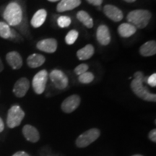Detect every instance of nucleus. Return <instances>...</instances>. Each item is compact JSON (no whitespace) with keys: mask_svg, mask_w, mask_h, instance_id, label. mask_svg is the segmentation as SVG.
I'll return each instance as SVG.
<instances>
[{"mask_svg":"<svg viewBox=\"0 0 156 156\" xmlns=\"http://www.w3.org/2000/svg\"><path fill=\"white\" fill-rule=\"evenodd\" d=\"M23 134L25 139L29 142H37L40 140V134L37 129L30 124H27L23 126Z\"/></svg>","mask_w":156,"mask_h":156,"instance_id":"nucleus-14","label":"nucleus"},{"mask_svg":"<svg viewBox=\"0 0 156 156\" xmlns=\"http://www.w3.org/2000/svg\"><path fill=\"white\" fill-rule=\"evenodd\" d=\"M148 136H149L150 140H151L152 142H156V129H152L151 131L150 132L149 134H148Z\"/></svg>","mask_w":156,"mask_h":156,"instance_id":"nucleus-29","label":"nucleus"},{"mask_svg":"<svg viewBox=\"0 0 156 156\" xmlns=\"http://www.w3.org/2000/svg\"><path fill=\"white\" fill-rule=\"evenodd\" d=\"M132 156H142V155H132Z\"/></svg>","mask_w":156,"mask_h":156,"instance_id":"nucleus-36","label":"nucleus"},{"mask_svg":"<svg viewBox=\"0 0 156 156\" xmlns=\"http://www.w3.org/2000/svg\"><path fill=\"white\" fill-rule=\"evenodd\" d=\"M124 1H125L128 3H132V2H135L136 0H124Z\"/></svg>","mask_w":156,"mask_h":156,"instance_id":"nucleus-34","label":"nucleus"},{"mask_svg":"<svg viewBox=\"0 0 156 156\" xmlns=\"http://www.w3.org/2000/svg\"><path fill=\"white\" fill-rule=\"evenodd\" d=\"M36 47L46 53H54L57 48V41L54 38H46L37 43Z\"/></svg>","mask_w":156,"mask_h":156,"instance_id":"nucleus-10","label":"nucleus"},{"mask_svg":"<svg viewBox=\"0 0 156 156\" xmlns=\"http://www.w3.org/2000/svg\"><path fill=\"white\" fill-rule=\"evenodd\" d=\"M87 2L90 5L100 7L103 2V0H87Z\"/></svg>","mask_w":156,"mask_h":156,"instance_id":"nucleus-30","label":"nucleus"},{"mask_svg":"<svg viewBox=\"0 0 156 156\" xmlns=\"http://www.w3.org/2000/svg\"><path fill=\"white\" fill-rule=\"evenodd\" d=\"M7 63L13 69H19L23 66V58L17 51H10L6 56Z\"/></svg>","mask_w":156,"mask_h":156,"instance_id":"nucleus-13","label":"nucleus"},{"mask_svg":"<svg viewBox=\"0 0 156 156\" xmlns=\"http://www.w3.org/2000/svg\"><path fill=\"white\" fill-rule=\"evenodd\" d=\"M3 17L9 25L17 26L23 20L22 8L17 2H10L4 11Z\"/></svg>","mask_w":156,"mask_h":156,"instance_id":"nucleus-2","label":"nucleus"},{"mask_svg":"<svg viewBox=\"0 0 156 156\" xmlns=\"http://www.w3.org/2000/svg\"><path fill=\"white\" fill-rule=\"evenodd\" d=\"M3 69H4V64L2 63V59L0 58V73H2V72L3 71Z\"/></svg>","mask_w":156,"mask_h":156,"instance_id":"nucleus-33","label":"nucleus"},{"mask_svg":"<svg viewBox=\"0 0 156 156\" xmlns=\"http://www.w3.org/2000/svg\"><path fill=\"white\" fill-rule=\"evenodd\" d=\"M30 87V81L26 77H22L15 83L13 87V93L17 98H23L26 94Z\"/></svg>","mask_w":156,"mask_h":156,"instance_id":"nucleus-9","label":"nucleus"},{"mask_svg":"<svg viewBox=\"0 0 156 156\" xmlns=\"http://www.w3.org/2000/svg\"><path fill=\"white\" fill-rule=\"evenodd\" d=\"M48 78V72L45 69L41 70L34 76L32 81V86L35 93L37 94H42L46 89V83Z\"/></svg>","mask_w":156,"mask_h":156,"instance_id":"nucleus-6","label":"nucleus"},{"mask_svg":"<svg viewBox=\"0 0 156 156\" xmlns=\"http://www.w3.org/2000/svg\"><path fill=\"white\" fill-rule=\"evenodd\" d=\"M94 78H95V76L92 73L86 72V73L79 75V77H78V80H79V81L81 83L88 84V83H90L91 82H93V80H94Z\"/></svg>","mask_w":156,"mask_h":156,"instance_id":"nucleus-24","label":"nucleus"},{"mask_svg":"<svg viewBox=\"0 0 156 156\" xmlns=\"http://www.w3.org/2000/svg\"><path fill=\"white\" fill-rule=\"evenodd\" d=\"M71 18L68 16H60L57 20V24L60 28H67L71 25Z\"/></svg>","mask_w":156,"mask_h":156,"instance_id":"nucleus-25","label":"nucleus"},{"mask_svg":"<svg viewBox=\"0 0 156 156\" xmlns=\"http://www.w3.org/2000/svg\"><path fill=\"white\" fill-rule=\"evenodd\" d=\"M143 83L144 82L140 80L134 79L130 85L133 93L142 100L150 102H155L156 95L150 92L147 87L143 85Z\"/></svg>","mask_w":156,"mask_h":156,"instance_id":"nucleus-3","label":"nucleus"},{"mask_svg":"<svg viewBox=\"0 0 156 156\" xmlns=\"http://www.w3.org/2000/svg\"><path fill=\"white\" fill-rule=\"evenodd\" d=\"M12 156H30V155L24 151H19V152H17L16 153H15Z\"/></svg>","mask_w":156,"mask_h":156,"instance_id":"nucleus-31","label":"nucleus"},{"mask_svg":"<svg viewBox=\"0 0 156 156\" xmlns=\"http://www.w3.org/2000/svg\"><path fill=\"white\" fill-rule=\"evenodd\" d=\"M152 17L150 11L146 9H135L128 13L127 19L129 23L133 25L136 28H145L149 24Z\"/></svg>","mask_w":156,"mask_h":156,"instance_id":"nucleus-1","label":"nucleus"},{"mask_svg":"<svg viewBox=\"0 0 156 156\" xmlns=\"http://www.w3.org/2000/svg\"><path fill=\"white\" fill-rule=\"evenodd\" d=\"M134 78L136 80H142L143 82H145L147 83V78L144 76V74L142 72H136L134 74Z\"/></svg>","mask_w":156,"mask_h":156,"instance_id":"nucleus-28","label":"nucleus"},{"mask_svg":"<svg viewBox=\"0 0 156 156\" xmlns=\"http://www.w3.org/2000/svg\"><path fill=\"white\" fill-rule=\"evenodd\" d=\"M96 38L99 44L102 46H107L111 42V34L106 25H101L97 29Z\"/></svg>","mask_w":156,"mask_h":156,"instance_id":"nucleus-12","label":"nucleus"},{"mask_svg":"<svg viewBox=\"0 0 156 156\" xmlns=\"http://www.w3.org/2000/svg\"><path fill=\"white\" fill-rule=\"evenodd\" d=\"M103 12L106 17L114 22H119L123 19V12L120 9L116 7V6L112 5H105L103 7Z\"/></svg>","mask_w":156,"mask_h":156,"instance_id":"nucleus-11","label":"nucleus"},{"mask_svg":"<svg viewBox=\"0 0 156 156\" xmlns=\"http://www.w3.org/2000/svg\"><path fill=\"white\" fill-rule=\"evenodd\" d=\"M81 0H61L56 6V10L58 12L69 11L80 5Z\"/></svg>","mask_w":156,"mask_h":156,"instance_id":"nucleus-15","label":"nucleus"},{"mask_svg":"<svg viewBox=\"0 0 156 156\" xmlns=\"http://www.w3.org/2000/svg\"><path fill=\"white\" fill-rule=\"evenodd\" d=\"M140 53L143 56H151L156 54L155 41H150L144 44L140 48Z\"/></svg>","mask_w":156,"mask_h":156,"instance_id":"nucleus-17","label":"nucleus"},{"mask_svg":"<svg viewBox=\"0 0 156 156\" xmlns=\"http://www.w3.org/2000/svg\"><path fill=\"white\" fill-rule=\"evenodd\" d=\"M46 58L41 54H31L27 58V64L30 68H37L42 66L44 64Z\"/></svg>","mask_w":156,"mask_h":156,"instance_id":"nucleus-19","label":"nucleus"},{"mask_svg":"<svg viewBox=\"0 0 156 156\" xmlns=\"http://www.w3.org/2000/svg\"><path fill=\"white\" fill-rule=\"evenodd\" d=\"M79 36V33L76 30H72L67 34L65 37V42L68 45H73Z\"/></svg>","mask_w":156,"mask_h":156,"instance_id":"nucleus-23","label":"nucleus"},{"mask_svg":"<svg viewBox=\"0 0 156 156\" xmlns=\"http://www.w3.org/2000/svg\"><path fill=\"white\" fill-rule=\"evenodd\" d=\"M11 36V28L7 23L0 22V37L4 39H9Z\"/></svg>","mask_w":156,"mask_h":156,"instance_id":"nucleus-22","label":"nucleus"},{"mask_svg":"<svg viewBox=\"0 0 156 156\" xmlns=\"http://www.w3.org/2000/svg\"><path fill=\"white\" fill-rule=\"evenodd\" d=\"M5 129V124H4L3 120L2 119V118L0 117V132H2Z\"/></svg>","mask_w":156,"mask_h":156,"instance_id":"nucleus-32","label":"nucleus"},{"mask_svg":"<svg viewBox=\"0 0 156 156\" xmlns=\"http://www.w3.org/2000/svg\"><path fill=\"white\" fill-rule=\"evenodd\" d=\"M101 132L98 129L93 128L80 134L76 140V145L78 147H85L95 142L100 136Z\"/></svg>","mask_w":156,"mask_h":156,"instance_id":"nucleus-5","label":"nucleus"},{"mask_svg":"<svg viewBox=\"0 0 156 156\" xmlns=\"http://www.w3.org/2000/svg\"><path fill=\"white\" fill-rule=\"evenodd\" d=\"M49 78L58 90H64L68 85V77L59 69H54L49 74Z\"/></svg>","mask_w":156,"mask_h":156,"instance_id":"nucleus-7","label":"nucleus"},{"mask_svg":"<svg viewBox=\"0 0 156 156\" xmlns=\"http://www.w3.org/2000/svg\"><path fill=\"white\" fill-rule=\"evenodd\" d=\"M136 31V28L130 23H122L118 28V33L123 38H129L133 36Z\"/></svg>","mask_w":156,"mask_h":156,"instance_id":"nucleus-18","label":"nucleus"},{"mask_svg":"<svg viewBox=\"0 0 156 156\" xmlns=\"http://www.w3.org/2000/svg\"><path fill=\"white\" fill-rule=\"evenodd\" d=\"M94 52L95 49L93 45L87 44L77 51V56L80 60H87L92 57L94 54Z\"/></svg>","mask_w":156,"mask_h":156,"instance_id":"nucleus-20","label":"nucleus"},{"mask_svg":"<svg viewBox=\"0 0 156 156\" xmlns=\"http://www.w3.org/2000/svg\"><path fill=\"white\" fill-rule=\"evenodd\" d=\"M48 1L51 2H58V1H61V0H48Z\"/></svg>","mask_w":156,"mask_h":156,"instance_id":"nucleus-35","label":"nucleus"},{"mask_svg":"<svg viewBox=\"0 0 156 156\" xmlns=\"http://www.w3.org/2000/svg\"><path fill=\"white\" fill-rule=\"evenodd\" d=\"M25 117V112L17 105L12 106L9 109L7 117V124L9 128H15L21 124Z\"/></svg>","mask_w":156,"mask_h":156,"instance_id":"nucleus-4","label":"nucleus"},{"mask_svg":"<svg viewBox=\"0 0 156 156\" xmlns=\"http://www.w3.org/2000/svg\"><path fill=\"white\" fill-rule=\"evenodd\" d=\"M88 65L86 64H80V65L77 66L75 69V73L76 75H80L82 74L86 73L88 70Z\"/></svg>","mask_w":156,"mask_h":156,"instance_id":"nucleus-26","label":"nucleus"},{"mask_svg":"<svg viewBox=\"0 0 156 156\" xmlns=\"http://www.w3.org/2000/svg\"><path fill=\"white\" fill-rule=\"evenodd\" d=\"M80 97L77 95H72L62 102L61 108L66 114H70L78 108L80 104Z\"/></svg>","mask_w":156,"mask_h":156,"instance_id":"nucleus-8","label":"nucleus"},{"mask_svg":"<svg viewBox=\"0 0 156 156\" xmlns=\"http://www.w3.org/2000/svg\"><path fill=\"white\" fill-rule=\"evenodd\" d=\"M47 16V12L44 9H39L35 13L30 20V24L35 28H39L45 23Z\"/></svg>","mask_w":156,"mask_h":156,"instance_id":"nucleus-16","label":"nucleus"},{"mask_svg":"<svg viewBox=\"0 0 156 156\" xmlns=\"http://www.w3.org/2000/svg\"><path fill=\"white\" fill-rule=\"evenodd\" d=\"M147 83L150 86L154 87L156 86V74L153 73V75H151L149 77L147 78Z\"/></svg>","mask_w":156,"mask_h":156,"instance_id":"nucleus-27","label":"nucleus"},{"mask_svg":"<svg viewBox=\"0 0 156 156\" xmlns=\"http://www.w3.org/2000/svg\"><path fill=\"white\" fill-rule=\"evenodd\" d=\"M77 18L87 28H92L93 27V20L92 17L90 16L87 12L83 10L79 11L77 14Z\"/></svg>","mask_w":156,"mask_h":156,"instance_id":"nucleus-21","label":"nucleus"}]
</instances>
